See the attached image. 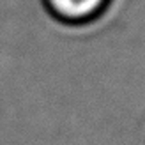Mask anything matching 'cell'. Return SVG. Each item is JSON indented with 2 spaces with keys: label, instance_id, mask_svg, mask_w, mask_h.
Here are the masks:
<instances>
[{
  "label": "cell",
  "instance_id": "cell-1",
  "mask_svg": "<svg viewBox=\"0 0 145 145\" xmlns=\"http://www.w3.org/2000/svg\"><path fill=\"white\" fill-rule=\"evenodd\" d=\"M110 0H44L46 9L67 23H85L103 12Z\"/></svg>",
  "mask_w": 145,
  "mask_h": 145
}]
</instances>
